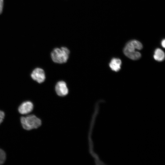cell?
<instances>
[{"label": "cell", "mask_w": 165, "mask_h": 165, "mask_svg": "<svg viewBox=\"0 0 165 165\" xmlns=\"http://www.w3.org/2000/svg\"><path fill=\"white\" fill-rule=\"evenodd\" d=\"M142 48V45L140 42L136 40H131L126 44L123 49V52L129 58L137 60L141 57V54L136 50H140Z\"/></svg>", "instance_id": "1"}, {"label": "cell", "mask_w": 165, "mask_h": 165, "mask_svg": "<svg viewBox=\"0 0 165 165\" xmlns=\"http://www.w3.org/2000/svg\"><path fill=\"white\" fill-rule=\"evenodd\" d=\"M70 51L67 47H62L60 48H54L51 53V57L53 61L58 64L66 62L69 57Z\"/></svg>", "instance_id": "2"}, {"label": "cell", "mask_w": 165, "mask_h": 165, "mask_svg": "<svg viewBox=\"0 0 165 165\" xmlns=\"http://www.w3.org/2000/svg\"><path fill=\"white\" fill-rule=\"evenodd\" d=\"M20 119L22 127L27 130L38 128L42 124L41 119L34 115L22 116Z\"/></svg>", "instance_id": "3"}, {"label": "cell", "mask_w": 165, "mask_h": 165, "mask_svg": "<svg viewBox=\"0 0 165 165\" xmlns=\"http://www.w3.org/2000/svg\"><path fill=\"white\" fill-rule=\"evenodd\" d=\"M31 76L34 80L39 83L44 82L46 79L44 71L40 68L34 69L31 73Z\"/></svg>", "instance_id": "4"}, {"label": "cell", "mask_w": 165, "mask_h": 165, "mask_svg": "<svg viewBox=\"0 0 165 165\" xmlns=\"http://www.w3.org/2000/svg\"><path fill=\"white\" fill-rule=\"evenodd\" d=\"M55 90L57 94L61 97H64L68 94V90L66 82L63 81L58 82L55 86Z\"/></svg>", "instance_id": "5"}, {"label": "cell", "mask_w": 165, "mask_h": 165, "mask_svg": "<svg viewBox=\"0 0 165 165\" xmlns=\"http://www.w3.org/2000/svg\"><path fill=\"white\" fill-rule=\"evenodd\" d=\"M33 105L30 101L23 102L19 106L18 110L22 114H26L31 112L33 110Z\"/></svg>", "instance_id": "6"}, {"label": "cell", "mask_w": 165, "mask_h": 165, "mask_svg": "<svg viewBox=\"0 0 165 165\" xmlns=\"http://www.w3.org/2000/svg\"><path fill=\"white\" fill-rule=\"evenodd\" d=\"M121 64L122 61L120 59L114 57L111 60L109 65L112 70L118 72L121 69Z\"/></svg>", "instance_id": "7"}, {"label": "cell", "mask_w": 165, "mask_h": 165, "mask_svg": "<svg viewBox=\"0 0 165 165\" xmlns=\"http://www.w3.org/2000/svg\"><path fill=\"white\" fill-rule=\"evenodd\" d=\"M153 58L155 60L158 61H163L165 58L164 52L160 48H156L154 52Z\"/></svg>", "instance_id": "8"}, {"label": "cell", "mask_w": 165, "mask_h": 165, "mask_svg": "<svg viewBox=\"0 0 165 165\" xmlns=\"http://www.w3.org/2000/svg\"><path fill=\"white\" fill-rule=\"evenodd\" d=\"M6 159V154L4 150L0 148V165L3 164Z\"/></svg>", "instance_id": "9"}, {"label": "cell", "mask_w": 165, "mask_h": 165, "mask_svg": "<svg viewBox=\"0 0 165 165\" xmlns=\"http://www.w3.org/2000/svg\"><path fill=\"white\" fill-rule=\"evenodd\" d=\"M5 116L4 112L0 110V124L2 122Z\"/></svg>", "instance_id": "10"}, {"label": "cell", "mask_w": 165, "mask_h": 165, "mask_svg": "<svg viewBox=\"0 0 165 165\" xmlns=\"http://www.w3.org/2000/svg\"><path fill=\"white\" fill-rule=\"evenodd\" d=\"M3 0H0V14L2 13L3 8Z\"/></svg>", "instance_id": "11"}, {"label": "cell", "mask_w": 165, "mask_h": 165, "mask_svg": "<svg viewBox=\"0 0 165 165\" xmlns=\"http://www.w3.org/2000/svg\"><path fill=\"white\" fill-rule=\"evenodd\" d=\"M161 45L164 48L165 47V39H163L161 42Z\"/></svg>", "instance_id": "12"}]
</instances>
